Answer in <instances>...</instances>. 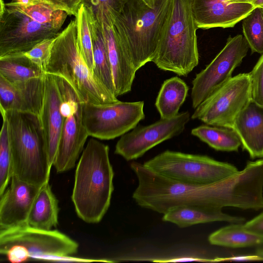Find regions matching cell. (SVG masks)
<instances>
[{
	"mask_svg": "<svg viewBox=\"0 0 263 263\" xmlns=\"http://www.w3.org/2000/svg\"><path fill=\"white\" fill-rule=\"evenodd\" d=\"M130 167L138 181L133 198L141 207L160 214L184 205L263 209V159L249 161L242 170L207 185L179 182L135 161Z\"/></svg>",
	"mask_w": 263,
	"mask_h": 263,
	"instance_id": "cell-1",
	"label": "cell"
},
{
	"mask_svg": "<svg viewBox=\"0 0 263 263\" xmlns=\"http://www.w3.org/2000/svg\"><path fill=\"white\" fill-rule=\"evenodd\" d=\"M114 176L108 146L91 138L77 164L71 195L76 212L84 221L98 223L106 214L114 191Z\"/></svg>",
	"mask_w": 263,
	"mask_h": 263,
	"instance_id": "cell-2",
	"label": "cell"
},
{
	"mask_svg": "<svg viewBox=\"0 0 263 263\" xmlns=\"http://www.w3.org/2000/svg\"><path fill=\"white\" fill-rule=\"evenodd\" d=\"M172 8V0H128L113 24L137 71L152 62Z\"/></svg>",
	"mask_w": 263,
	"mask_h": 263,
	"instance_id": "cell-3",
	"label": "cell"
},
{
	"mask_svg": "<svg viewBox=\"0 0 263 263\" xmlns=\"http://www.w3.org/2000/svg\"><path fill=\"white\" fill-rule=\"evenodd\" d=\"M2 116L7 123L12 176L40 187L49 182L51 166L40 117L16 110Z\"/></svg>",
	"mask_w": 263,
	"mask_h": 263,
	"instance_id": "cell-4",
	"label": "cell"
},
{
	"mask_svg": "<svg viewBox=\"0 0 263 263\" xmlns=\"http://www.w3.org/2000/svg\"><path fill=\"white\" fill-rule=\"evenodd\" d=\"M44 70L45 73L64 80L82 103L104 104L119 101L96 78L84 60L79 45L76 19L55 38Z\"/></svg>",
	"mask_w": 263,
	"mask_h": 263,
	"instance_id": "cell-5",
	"label": "cell"
},
{
	"mask_svg": "<svg viewBox=\"0 0 263 263\" xmlns=\"http://www.w3.org/2000/svg\"><path fill=\"white\" fill-rule=\"evenodd\" d=\"M192 0H172V8L153 62L160 69L187 77L199 63Z\"/></svg>",
	"mask_w": 263,
	"mask_h": 263,
	"instance_id": "cell-6",
	"label": "cell"
},
{
	"mask_svg": "<svg viewBox=\"0 0 263 263\" xmlns=\"http://www.w3.org/2000/svg\"><path fill=\"white\" fill-rule=\"evenodd\" d=\"M143 165L170 179L186 184L207 185L226 179L238 170L234 165L209 156L165 151Z\"/></svg>",
	"mask_w": 263,
	"mask_h": 263,
	"instance_id": "cell-7",
	"label": "cell"
},
{
	"mask_svg": "<svg viewBox=\"0 0 263 263\" xmlns=\"http://www.w3.org/2000/svg\"><path fill=\"white\" fill-rule=\"evenodd\" d=\"M251 100L249 73H240L214 90L195 109L191 118L232 129L237 116Z\"/></svg>",
	"mask_w": 263,
	"mask_h": 263,
	"instance_id": "cell-8",
	"label": "cell"
},
{
	"mask_svg": "<svg viewBox=\"0 0 263 263\" xmlns=\"http://www.w3.org/2000/svg\"><path fill=\"white\" fill-rule=\"evenodd\" d=\"M144 102H116L104 104L81 103L83 123L89 135L100 140L122 136L144 119Z\"/></svg>",
	"mask_w": 263,
	"mask_h": 263,
	"instance_id": "cell-9",
	"label": "cell"
},
{
	"mask_svg": "<svg viewBox=\"0 0 263 263\" xmlns=\"http://www.w3.org/2000/svg\"><path fill=\"white\" fill-rule=\"evenodd\" d=\"M14 245L24 247L30 258L41 260L71 256L79 248L76 241L57 230L39 229L28 225L0 230V253Z\"/></svg>",
	"mask_w": 263,
	"mask_h": 263,
	"instance_id": "cell-10",
	"label": "cell"
},
{
	"mask_svg": "<svg viewBox=\"0 0 263 263\" xmlns=\"http://www.w3.org/2000/svg\"><path fill=\"white\" fill-rule=\"evenodd\" d=\"M249 46L241 34L230 36L226 44L192 81V105L196 109L214 90L231 79L234 69L246 56Z\"/></svg>",
	"mask_w": 263,
	"mask_h": 263,
	"instance_id": "cell-11",
	"label": "cell"
},
{
	"mask_svg": "<svg viewBox=\"0 0 263 263\" xmlns=\"http://www.w3.org/2000/svg\"><path fill=\"white\" fill-rule=\"evenodd\" d=\"M0 57L26 52L41 42L57 37L60 30L41 24L6 7L1 0Z\"/></svg>",
	"mask_w": 263,
	"mask_h": 263,
	"instance_id": "cell-12",
	"label": "cell"
},
{
	"mask_svg": "<svg viewBox=\"0 0 263 263\" xmlns=\"http://www.w3.org/2000/svg\"><path fill=\"white\" fill-rule=\"evenodd\" d=\"M191 117L183 111L171 119H161L150 125L137 126L121 136L115 153L126 161L136 160L159 144L181 134Z\"/></svg>",
	"mask_w": 263,
	"mask_h": 263,
	"instance_id": "cell-13",
	"label": "cell"
},
{
	"mask_svg": "<svg viewBox=\"0 0 263 263\" xmlns=\"http://www.w3.org/2000/svg\"><path fill=\"white\" fill-rule=\"evenodd\" d=\"M45 76L16 83H11L0 76L1 114L16 110L40 117L45 94Z\"/></svg>",
	"mask_w": 263,
	"mask_h": 263,
	"instance_id": "cell-14",
	"label": "cell"
},
{
	"mask_svg": "<svg viewBox=\"0 0 263 263\" xmlns=\"http://www.w3.org/2000/svg\"><path fill=\"white\" fill-rule=\"evenodd\" d=\"M114 19L104 18L101 25L117 97L130 92L137 71L130 56L114 26Z\"/></svg>",
	"mask_w": 263,
	"mask_h": 263,
	"instance_id": "cell-15",
	"label": "cell"
},
{
	"mask_svg": "<svg viewBox=\"0 0 263 263\" xmlns=\"http://www.w3.org/2000/svg\"><path fill=\"white\" fill-rule=\"evenodd\" d=\"M192 12L198 28L234 27L255 7L247 3H231L226 0H192Z\"/></svg>",
	"mask_w": 263,
	"mask_h": 263,
	"instance_id": "cell-16",
	"label": "cell"
},
{
	"mask_svg": "<svg viewBox=\"0 0 263 263\" xmlns=\"http://www.w3.org/2000/svg\"><path fill=\"white\" fill-rule=\"evenodd\" d=\"M41 187L12 176L9 187L1 195L0 230L27 225L31 206Z\"/></svg>",
	"mask_w": 263,
	"mask_h": 263,
	"instance_id": "cell-17",
	"label": "cell"
},
{
	"mask_svg": "<svg viewBox=\"0 0 263 263\" xmlns=\"http://www.w3.org/2000/svg\"><path fill=\"white\" fill-rule=\"evenodd\" d=\"M62 101L57 78L46 73L45 94L40 118L51 167L55 159L65 121L60 111Z\"/></svg>",
	"mask_w": 263,
	"mask_h": 263,
	"instance_id": "cell-18",
	"label": "cell"
},
{
	"mask_svg": "<svg viewBox=\"0 0 263 263\" xmlns=\"http://www.w3.org/2000/svg\"><path fill=\"white\" fill-rule=\"evenodd\" d=\"M88 136L82 120L81 104L78 109L65 118L53 163L57 173L69 171L75 166Z\"/></svg>",
	"mask_w": 263,
	"mask_h": 263,
	"instance_id": "cell-19",
	"label": "cell"
},
{
	"mask_svg": "<svg viewBox=\"0 0 263 263\" xmlns=\"http://www.w3.org/2000/svg\"><path fill=\"white\" fill-rule=\"evenodd\" d=\"M232 129L250 158L263 157V106L252 99L237 116Z\"/></svg>",
	"mask_w": 263,
	"mask_h": 263,
	"instance_id": "cell-20",
	"label": "cell"
},
{
	"mask_svg": "<svg viewBox=\"0 0 263 263\" xmlns=\"http://www.w3.org/2000/svg\"><path fill=\"white\" fill-rule=\"evenodd\" d=\"M162 220L181 228L216 221L244 223L246 220L244 217L226 214L221 209L199 205H184L173 208L163 214Z\"/></svg>",
	"mask_w": 263,
	"mask_h": 263,
	"instance_id": "cell-21",
	"label": "cell"
},
{
	"mask_svg": "<svg viewBox=\"0 0 263 263\" xmlns=\"http://www.w3.org/2000/svg\"><path fill=\"white\" fill-rule=\"evenodd\" d=\"M58 200L49 182L42 185L31 206L27 225L37 229L50 230L58 224Z\"/></svg>",
	"mask_w": 263,
	"mask_h": 263,
	"instance_id": "cell-22",
	"label": "cell"
},
{
	"mask_svg": "<svg viewBox=\"0 0 263 263\" xmlns=\"http://www.w3.org/2000/svg\"><path fill=\"white\" fill-rule=\"evenodd\" d=\"M88 11L92 40L93 58L92 72L102 84L110 92L116 96L111 68L102 34L101 25L90 11L88 10Z\"/></svg>",
	"mask_w": 263,
	"mask_h": 263,
	"instance_id": "cell-23",
	"label": "cell"
},
{
	"mask_svg": "<svg viewBox=\"0 0 263 263\" xmlns=\"http://www.w3.org/2000/svg\"><path fill=\"white\" fill-rule=\"evenodd\" d=\"M189 90L188 85L178 77L165 80L155 102L160 118L171 119L177 116L186 98Z\"/></svg>",
	"mask_w": 263,
	"mask_h": 263,
	"instance_id": "cell-24",
	"label": "cell"
},
{
	"mask_svg": "<svg viewBox=\"0 0 263 263\" xmlns=\"http://www.w3.org/2000/svg\"><path fill=\"white\" fill-rule=\"evenodd\" d=\"M45 71L22 53L0 57V76L8 81L16 83L45 76Z\"/></svg>",
	"mask_w": 263,
	"mask_h": 263,
	"instance_id": "cell-25",
	"label": "cell"
},
{
	"mask_svg": "<svg viewBox=\"0 0 263 263\" xmlns=\"http://www.w3.org/2000/svg\"><path fill=\"white\" fill-rule=\"evenodd\" d=\"M208 240L212 245L239 248L256 247L263 238L247 230L243 223H231L211 233Z\"/></svg>",
	"mask_w": 263,
	"mask_h": 263,
	"instance_id": "cell-26",
	"label": "cell"
},
{
	"mask_svg": "<svg viewBox=\"0 0 263 263\" xmlns=\"http://www.w3.org/2000/svg\"><path fill=\"white\" fill-rule=\"evenodd\" d=\"M191 134L217 151L237 152L241 145L238 135L232 128L201 125L192 129Z\"/></svg>",
	"mask_w": 263,
	"mask_h": 263,
	"instance_id": "cell-27",
	"label": "cell"
},
{
	"mask_svg": "<svg viewBox=\"0 0 263 263\" xmlns=\"http://www.w3.org/2000/svg\"><path fill=\"white\" fill-rule=\"evenodd\" d=\"M18 11L33 21L61 30L67 16L73 15L67 8L54 3H43L29 6H6Z\"/></svg>",
	"mask_w": 263,
	"mask_h": 263,
	"instance_id": "cell-28",
	"label": "cell"
},
{
	"mask_svg": "<svg viewBox=\"0 0 263 263\" xmlns=\"http://www.w3.org/2000/svg\"><path fill=\"white\" fill-rule=\"evenodd\" d=\"M242 31L252 52L263 53V8L255 7L242 20Z\"/></svg>",
	"mask_w": 263,
	"mask_h": 263,
	"instance_id": "cell-29",
	"label": "cell"
},
{
	"mask_svg": "<svg viewBox=\"0 0 263 263\" xmlns=\"http://www.w3.org/2000/svg\"><path fill=\"white\" fill-rule=\"evenodd\" d=\"M75 19L80 50L88 66L93 71V47L89 13L84 4H81L75 16Z\"/></svg>",
	"mask_w": 263,
	"mask_h": 263,
	"instance_id": "cell-30",
	"label": "cell"
},
{
	"mask_svg": "<svg viewBox=\"0 0 263 263\" xmlns=\"http://www.w3.org/2000/svg\"><path fill=\"white\" fill-rule=\"evenodd\" d=\"M12 157L7 123L3 118L0 133V195L6 191L12 176Z\"/></svg>",
	"mask_w": 263,
	"mask_h": 263,
	"instance_id": "cell-31",
	"label": "cell"
},
{
	"mask_svg": "<svg viewBox=\"0 0 263 263\" xmlns=\"http://www.w3.org/2000/svg\"><path fill=\"white\" fill-rule=\"evenodd\" d=\"M128 0H84V4L97 21L103 17H115L123 9Z\"/></svg>",
	"mask_w": 263,
	"mask_h": 263,
	"instance_id": "cell-32",
	"label": "cell"
},
{
	"mask_svg": "<svg viewBox=\"0 0 263 263\" xmlns=\"http://www.w3.org/2000/svg\"><path fill=\"white\" fill-rule=\"evenodd\" d=\"M56 37L45 40L36 44L30 50L20 53L44 70Z\"/></svg>",
	"mask_w": 263,
	"mask_h": 263,
	"instance_id": "cell-33",
	"label": "cell"
},
{
	"mask_svg": "<svg viewBox=\"0 0 263 263\" xmlns=\"http://www.w3.org/2000/svg\"><path fill=\"white\" fill-rule=\"evenodd\" d=\"M252 99L263 106V53L252 70L249 72Z\"/></svg>",
	"mask_w": 263,
	"mask_h": 263,
	"instance_id": "cell-34",
	"label": "cell"
},
{
	"mask_svg": "<svg viewBox=\"0 0 263 263\" xmlns=\"http://www.w3.org/2000/svg\"><path fill=\"white\" fill-rule=\"evenodd\" d=\"M245 228L263 238V212L243 223Z\"/></svg>",
	"mask_w": 263,
	"mask_h": 263,
	"instance_id": "cell-35",
	"label": "cell"
},
{
	"mask_svg": "<svg viewBox=\"0 0 263 263\" xmlns=\"http://www.w3.org/2000/svg\"><path fill=\"white\" fill-rule=\"evenodd\" d=\"M69 9L75 16L81 4L80 0H53Z\"/></svg>",
	"mask_w": 263,
	"mask_h": 263,
	"instance_id": "cell-36",
	"label": "cell"
},
{
	"mask_svg": "<svg viewBox=\"0 0 263 263\" xmlns=\"http://www.w3.org/2000/svg\"><path fill=\"white\" fill-rule=\"evenodd\" d=\"M255 253L259 257L263 258V242L256 247Z\"/></svg>",
	"mask_w": 263,
	"mask_h": 263,
	"instance_id": "cell-37",
	"label": "cell"
},
{
	"mask_svg": "<svg viewBox=\"0 0 263 263\" xmlns=\"http://www.w3.org/2000/svg\"><path fill=\"white\" fill-rule=\"evenodd\" d=\"M229 3H247L253 4L256 0H226Z\"/></svg>",
	"mask_w": 263,
	"mask_h": 263,
	"instance_id": "cell-38",
	"label": "cell"
},
{
	"mask_svg": "<svg viewBox=\"0 0 263 263\" xmlns=\"http://www.w3.org/2000/svg\"><path fill=\"white\" fill-rule=\"evenodd\" d=\"M253 5L255 7H261L263 5V0H256Z\"/></svg>",
	"mask_w": 263,
	"mask_h": 263,
	"instance_id": "cell-39",
	"label": "cell"
},
{
	"mask_svg": "<svg viewBox=\"0 0 263 263\" xmlns=\"http://www.w3.org/2000/svg\"><path fill=\"white\" fill-rule=\"evenodd\" d=\"M145 2H146V3H152L153 2L154 0H144Z\"/></svg>",
	"mask_w": 263,
	"mask_h": 263,
	"instance_id": "cell-40",
	"label": "cell"
},
{
	"mask_svg": "<svg viewBox=\"0 0 263 263\" xmlns=\"http://www.w3.org/2000/svg\"><path fill=\"white\" fill-rule=\"evenodd\" d=\"M83 1L84 0H80L81 3H82Z\"/></svg>",
	"mask_w": 263,
	"mask_h": 263,
	"instance_id": "cell-41",
	"label": "cell"
},
{
	"mask_svg": "<svg viewBox=\"0 0 263 263\" xmlns=\"http://www.w3.org/2000/svg\"><path fill=\"white\" fill-rule=\"evenodd\" d=\"M262 8H263V5L261 6Z\"/></svg>",
	"mask_w": 263,
	"mask_h": 263,
	"instance_id": "cell-42",
	"label": "cell"
}]
</instances>
